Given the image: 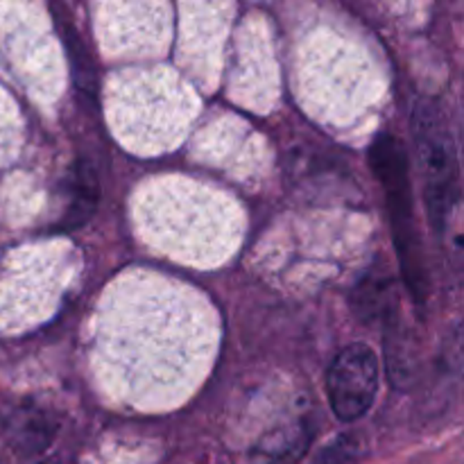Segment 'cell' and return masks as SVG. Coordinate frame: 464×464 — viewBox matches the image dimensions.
Segmentation results:
<instances>
[{
	"label": "cell",
	"instance_id": "1",
	"mask_svg": "<svg viewBox=\"0 0 464 464\" xmlns=\"http://www.w3.org/2000/svg\"><path fill=\"white\" fill-rule=\"evenodd\" d=\"M372 170L383 186L385 202L390 211L394 247H397L399 266L417 304H424L429 295V270H426L424 247H421L420 229H417L415 211H412L411 172H408V154L401 140L394 134H379L370 150Z\"/></svg>",
	"mask_w": 464,
	"mask_h": 464
},
{
	"label": "cell",
	"instance_id": "2",
	"mask_svg": "<svg viewBox=\"0 0 464 464\" xmlns=\"http://www.w3.org/2000/svg\"><path fill=\"white\" fill-rule=\"evenodd\" d=\"M412 125L426 211L430 225L442 231L458 199V166L451 131L430 102L417 104Z\"/></svg>",
	"mask_w": 464,
	"mask_h": 464
},
{
	"label": "cell",
	"instance_id": "3",
	"mask_svg": "<svg viewBox=\"0 0 464 464\" xmlns=\"http://www.w3.org/2000/svg\"><path fill=\"white\" fill-rule=\"evenodd\" d=\"M379 390V361L367 344H349L331 362L326 394L331 411L343 421H353L372 408Z\"/></svg>",
	"mask_w": 464,
	"mask_h": 464
},
{
	"label": "cell",
	"instance_id": "4",
	"mask_svg": "<svg viewBox=\"0 0 464 464\" xmlns=\"http://www.w3.org/2000/svg\"><path fill=\"white\" fill-rule=\"evenodd\" d=\"M394 302V281L388 275H367L353 290V313L365 322L390 320Z\"/></svg>",
	"mask_w": 464,
	"mask_h": 464
},
{
	"label": "cell",
	"instance_id": "5",
	"mask_svg": "<svg viewBox=\"0 0 464 464\" xmlns=\"http://www.w3.org/2000/svg\"><path fill=\"white\" fill-rule=\"evenodd\" d=\"M100 199V181L98 172L89 161H77L75 172H72V188H71V204L63 213V229H75L84 225L93 216L95 207Z\"/></svg>",
	"mask_w": 464,
	"mask_h": 464
},
{
	"label": "cell",
	"instance_id": "6",
	"mask_svg": "<svg viewBox=\"0 0 464 464\" xmlns=\"http://www.w3.org/2000/svg\"><path fill=\"white\" fill-rule=\"evenodd\" d=\"M59 30H62L63 44H66L68 54H71V66H72V75H75L77 84L86 91V93L95 95L98 91V80H95V68L93 62H91L89 53H86V45L82 44L80 34L72 27L71 16H57Z\"/></svg>",
	"mask_w": 464,
	"mask_h": 464
},
{
	"label": "cell",
	"instance_id": "7",
	"mask_svg": "<svg viewBox=\"0 0 464 464\" xmlns=\"http://www.w3.org/2000/svg\"><path fill=\"white\" fill-rule=\"evenodd\" d=\"M361 440L353 433L340 435L329 444L313 464H358L361 460Z\"/></svg>",
	"mask_w": 464,
	"mask_h": 464
},
{
	"label": "cell",
	"instance_id": "8",
	"mask_svg": "<svg viewBox=\"0 0 464 464\" xmlns=\"http://www.w3.org/2000/svg\"><path fill=\"white\" fill-rule=\"evenodd\" d=\"M41 464H59L57 460H45V462H41Z\"/></svg>",
	"mask_w": 464,
	"mask_h": 464
}]
</instances>
